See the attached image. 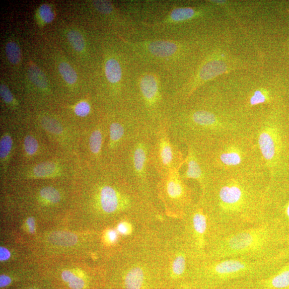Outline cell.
Wrapping results in <instances>:
<instances>
[{
  "label": "cell",
  "mask_w": 289,
  "mask_h": 289,
  "mask_svg": "<svg viewBox=\"0 0 289 289\" xmlns=\"http://www.w3.org/2000/svg\"><path fill=\"white\" fill-rule=\"evenodd\" d=\"M270 100L269 94L262 89H258L254 91L250 99L251 106H256L264 104Z\"/></svg>",
  "instance_id": "1f68e13d"
},
{
  "label": "cell",
  "mask_w": 289,
  "mask_h": 289,
  "mask_svg": "<svg viewBox=\"0 0 289 289\" xmlns=\"http://www.w3.org/2000/svg\"><path fill=\"white\" fill-rule=\"evenodd\" d=\"M254 282L259 289H289V261L276 272Z\"/></svg>",
  "instance_id": "8992f818"
},
{
  "label": "cell",
  "mask_w": 289,
  "mask_h": 289,
  "mask_svg": "<svg viewBox=\"0 0 289 289\" xmlns=\"http://www.w3.org/2000/svg\"><path fill=\"white\" fill-rule=\"evenodd\" d=\"M69 41L75 51L81 52L85 48V40L82 34L78 31L71 30L68 33Z\"/></svg>",
  "instance_id": "d4e9b609"
},
{
  "label": "cell",
  "mask_w": 289,
  "mask_h": 289,
  "mask_svg": "<svg viewBox=\"0 0 289 289\" xmlns=\"http://www.w3.org/2000/svg\"><path fill=\"white\" fill-rule=\"evenodd\" d=\"M140 88L144 101L149 106L155 105L160 98L159 82L153 74L147 73L140 79Z\"/></svg>",
  "instance_id": "52a82bcc"
},
{
  "label": "cell",
  "mask_w": 289,
  "mask_h": 289,
  "mask_svg": "<svg viewBox=\"0 0 289 289\" xmlns=\"http://www.w3.org/2000/svg\"><path fill=\"white\" fill-rule=\"evenodd\" d=\"M31 80L39 88L45 89L48 86V81L45 74L35 65H31L29 69Z\"/></svg>",
  "instance_id": "44dd1931"
},
{
  "label": "cell",
  "mask_w": 289,
  "mask_h": 289,
  "mask_svg": "<svg viewBox=\"0 0 289 289\" xmlns=\"http://www.w3.org/2000/svg\"><path fill=\"white\" fill-rule=\"evenodd\" d=\"M175 151L167 136L160 138L157 146V157L161 166L170 169L174 164Z\"/></svg>",
  "instance_id": "9c48e42d"
},
{
  "label": "cell",
  "mask_w": 289,
  "mask_h": 289,
  "mask_svg": "<svg viewBox=\"0 0 289 289\" xmlns=\"http://www.w3.org/2000/svg\"><path fill=\"white\" fill-rule=\"evenodd\" d=\"M211 259H265L289 250L288 233L277 217L248 228L217 235L211 243Z\"/></svg>",
  "instance_id": "7a4b0ae2"
},
{
  "label": "cell",
  "mask_w": 289,
  "mask_h": 289,
  "mask_svg": "<svg viewBox=\"0 0 289 289\" xmlns=\"http://www.w3.org/2000/svg\"><path fill=\"white\" fill-rule=\"evenodd\" d=\"M166 184V190L168 196L173 199L182 197L185 194V190L177 171L173 169L168 175Z\"/></svg>",
  "instance_id": "9a60e30c"
},
{
  "label": "cell",
  "mask_w": 289,
  "mask_h": 289,
  "mask_svg": "<svg viewBox=\"0 0 289 289\" xmlns=\"http://www.w3.org/2000/svg\"><path fill=\"white\" fill-rule=\"evenodd\" d=\"M100 201L101 208L106 213H113L119 208L120 198L118 193L109 186H105L102 188Z\"/></svg>",
  "instance_id": "8fae6325"
},
{
  "label": "cell",
  "mask_w": 289,
  "mask_h": 289,
  "mask_svg": "<svg viewBox=\"0 0 289 289\" xmlns=\"http://www.w3.org/2000/svg\"><path fill=\"white\" fill-rule=\"evenodd\" d=\"M10 257V253L9 251L4 247H1V249H0V259H1V261L8 260Z\"/></svg>",
  "instance_id": "f35d334b"
},
{
  "label": "cell",
  "mask_w": 289,
  "mask_h": 289,
  "mask_svg": "<svg viewBox=\"0 0 289 289\" xmlns=\"http://www.w3.org/2000/svg\"><path fill=\"white\" fill-rule=\"evenodd\" d=\"M102 144V135L99 130H95L89 139V147L91 152L94 154H98L100 152Z\"/></svg>",
  "instance_id": "83f0119b"
},
{
  "label": "cell",
  "mask_w": 289,
  "mask_h": 289,
  "mask_svg": "<svg viewBox=\"0 0 289 289\" xmlns=\"http://www.w3.org/2000/svg\"><path fill=\"white\" fill-rule=\"evenodd\" d=\"M50 242L61 246H71L77 242V237L74 234L65 231H56L48 237Z\"/></svg>",
  "instance_id": "2e32d148"
},
{
  "label": "cell",
  "mask_w": 289,
  "mask_h": 289,
  "mask_svg": "<svg viewBox=\"0 0 289 289\" xmlns=\"http://www.w3.org/2000/svg\"><path fill=\"white\" fill-rule=\"evenodd\" d=\"M41 122L44 128L52 134L59 135L63 132V127L56 120L45 116Z\"/></svg>",
  "instance_id": "4316f807"
},
{
  "label": "cell",
  "mask_w": 289,
  "mask_h": 289,
  "mask_svg": "<svg viewBox=\"0 0 289 289\" xmlns=\"http://www.w3.org/2000/svg\"><path fill=\"white\" fill-rule=\"evenodd\" d=\"M11 281L9 277L6 276V275H1V278H0V286L1 287L7 286L11 283Z\"/></svg>",
  "instance_id": "ab89813d"
},
{
  "label": "cell",
  "mask_w": 289,
  "mask_h": 289,
  "mask_svg": "<svg viewBox=\"0 0 289 289\" xmlns=\"http://www.w3.org/2000/svg\"><path fill=\"white\" fill-rule=\"evenodd\" d=\"M258 144L265 160L270 164L278 159L281 150V141L276 128L267 127L259 135Z\"/></svg>",
  "instance_id": "277c9868"
},
{
  "label": "cell",
  "mask_w": 289,
  "mask_h": 289,
  "mask_svg": "<svg viewBox=\"0 0 289 289\" xmlns=\"http://www.w3.org/2000/svg\"><path fill=\"white\" fill-rule=\"evenodd\" d=\"M24 148L27 154L32 155L35 154L38 148V143L34 137L27 136L24 140Z\"/></svg>",
  "instance_id": "d6a6232c"
},
{
  "label": "cell",
  "mask_w": 289,
  "mask_h": 289,
  "mask_svg": "<svg viewBox=\"0 0 289 289\" xmlns=\"http://www.w3.org/2000/svg\"><path fill=\"white\" fill-rule=\"evenodd\" d=\"M195 287L190 284H181L178 289H197Z\"/></svg>",
  "instance_id": "7bdbcfd3"
},
{
  "label": "cell",
  "mask_w": 289,
  "mask_h": 289,
  "mask_svg": "<svg viewBox=\"0 0 289 289\" xmlns=\"http://www.w3.org/2000/svg\"><path fill=\"white\" fill-rule=\"evenodd\" d=\"M12 146L11 137L8 135H5L1 138L0 142V157L1 159H4L10 154Z\"/></svg>",
  "instance_id": "4dcf8cb0"
},
{
  "label": "cell",
  "mask_w": 289,
  "mask_h": 289,
  "mask_svg": "<svg viewBox=\"0 0 289 289\" xmlns=\"http://www.w3.org/2000/svg\"><path fill=\"white\" fill-rule=\"evenodd\" d=\"M105 72L108 80L112 84H116L121 80L122 72L119 61L115 59H109L105 65Z\"/></svg>",
  "instance_id": "e0dca14e"
},
{
  "label": "cell",
  "mask_w": 289,
  "mask_h": 289,
  "mask_svg": "<svg viewBox=\"0 0 289 289\" xmlns=\"http://www.w3.org/2000/svg\"><path fill=\"white\" fill-rule=\"evenodd\" d=\"M91 107L87 102L81 101L75 106L74 112L75 114L80 117L87 116L90 112Z\"/></svg>",
  "instance_id": "d590c367"
},
{
  "label": "cell",
  "mask_w": 289,
  "mask_h": 289,
  "mask_svg": "<svg viewBox=\"0 0 289 289\" xmlns=\"http://www.w3.org/2000/svg\"><path fill=\"white\" fill-rule=\"evenodd\" d=\"M148 53L157 58H168L174 56L178 51L177 45L169 41H156L146 45Z\"/></svg>",
  "instance_id": "ba28073f"
},
{
  "label": "cell",
  "mask_w": 289,
  "mask_h": 289,
  "mask_svg": "<svg viewBox=\"0 0 289 289\" xmlns=\"http://www.w3.org/2000/svg\"><path fill=\"white\" fill-rule=\"evenodd\" d=\"M0 94L3 100L7 104H10L12 102L13 98L12 93L9 89L3 84L0 85Z\"/></svg>",
  "instance_id": "8d00e7d4"
},
{
  "label": "cell",
  "mask_w": 289,
  "mask_h": 289,
  "mask_svg": "<svg viewBox=\"0 0 289 289\" xmlns=\"http://www.w3.org/2000/svg\"></svg>",
  "instance_id": "ee69618b"
},
{
  "label": "cell",
  "mask_w": 289,
  "mask_h": 289,
  "mask_svg": "<svg viewBox=\"0 0 289 289\" xmlns=\"http://www.w3.org/2000/svg\"><path fill=\"white\" fill-rule=\"evenodd\" d=\"M243 156V153L239 147L231 146L222 151L219 156V159L224 166L235 167L242 163Z\"/></svg>",
  "instance_id": "5bb4252c"
},
{
  "label": "cell",
  "mask_w": 289,
  "mask_h": 289,
  "mask_svg": "<svg viewBox=\"0 0 289 289\" xmlns=\"http://www.w3.org/2000/svg\"><path fill=\"white\" fill-rule=\"evenodd\" d=\"M147 148L143 143H138L133 149L132 162L136 174L143 176L145 174L147 162Z\"/></svg>",
  "instance_id": "4fadbf2b"
},
{
  "label": "cell",
  "mask_w": 289,
  "mask_h": 289,
  "mask_svg": "<svg viewBox=\"0 0 289 289\" xmlns=\"http://www.w3.org/2000/svg\"><path fill=\"white\" fill-rule=\"evenodd\" d=\"M289 257V250L265 259L230 258L211 259L200 279L208 288L216 289L242 280L254 282L276 272Z\"/></svg>",
  "instance_id": "3957f363"
},
{
  "label": "cell",
  "mask_w": 289,
  "mask_h": 289,
  "mask_svg": "<svg viewBox=\"0 0 289 289\" xmlns=\"http://www.w3.org/2000/svg\"><path fill=\"white\" fill-rule=\"evenodd\" d=\"M40 195L45 200L53 204H56L61 200L59 192L52 187H45L41 190Z\"/></svg>",
  "instance_id": "f1b7e54d"
},
{
  "label": "cell",
  "mask_w": 289,
  "mask_h": 289,
  "mask_svg": "<svg viewBox=\"0 0 289 289\" xmlns=\"http://www.w3.org/2000/svg\"><path fill=\"white\" fill-rule=\"evenodd\" d=\"M93 4L95 9L102 13L107 14L113 10L112 4L107 1H94Z\"/></svg>",
  "instance_id": "e575fe53"
},
{
  "label": "cell",
  "mask_w": 289,
  "mask_h": 289,
  "mask_svg": "<svg viewBox=\"0 0 289 289\" xmlns=\"http://www.w3.org/2000/svg\"><path fill=\"white\" fill-rule=\"evenodd\" d=\"M196 14V11L192 8H178L171 12L170 19L174 22H183L194 18Z\"/></svg>",
  "instance_id": "d6986e66"
},
{
  "label": "cell",
  "mask_w": 289,
  "mask_h": 289,
  "mask_svg": "<svg viewBox=\"0 0 289 289\" xmlns=\"http://www.w3.org/2000/svg\"><path fill=\"white\" fill-rule=\"evenodd\" d=\"M274 217L270 193L237 179L218 183L213 192L211 220L217 235L248 228Z\"/></svg>",
  "instance_id": "6da1fadb"
},
{
  "label": "cell",
  "mask_w": 289,
  "mask_h": 289,
  "mask_svg": "<svg viewBox=\"0 0 289 289\" xmlns=\"http://www.w3.org/2000/svg\"><path fill=\"white\" fill-rule=\"evenodd\" d=\"M39 15L45 23H50L54 18V12L50 5L44 4L40 6L39 9Z\"/></svg>",
  "instance_id": "836d02e7"
},
{
  "label": "cell",
  "mask_w": 289,
  "mask_h": 289,
  "mask_svg": "<svg viewBox=\"0 0 289 289\" xmlns=\"http://www.w3.org/2000/svg\"><path fill=\"white\" fill-rule=\"evenodd\" d=\"M5 52L10 63L13 65L18 64L21 59L20 48L13 41H9L5 46Z\"/></svg>",
  "instance_id": "cb8c5ba5"
},
{
  "label": "cell",
  "mask_w": 289,
  "mask_h": 289,
  "mask_svg": "<svg viewBox=\"0 0 289 289\" xmlns=\"http://www.w3.org/2000/svg\"><path fill=\"white\" fill-rule=\"evenodd\" d=\"M191 119L194 125L204 129H217L219 125L217 116L206 111H199L193 113Z\"/></svg>",
  "instance_id": "7c38bea8"
},
{
  "label": "cell",
  "mask_w": 289,
  "mask_h": 289,
  "mask_svg": "<svg viewBox=\"0 0 289 289\" xmlns=\"http://www.w3.org/2000/svg\"><path fill=\"white\" fill-rule=\"evenodd\" d=\"M61 276L72 289H81L85 287L84 280L70 271H64Z\"/></svg>",
  "instance_id": "484cf974"
},
{
  "label": "cell",
  "mask_w": 289,
  "mask_h": 289,
  "mask_svg": "<svg viewBox=\"0 0 289 289\" xmlns=\"http://www.w3.org/2000/svg\"><path fill=\"white\" fill-rule=\"evenodd\" d=\"M229 67L223 61L215 60L209 62L201 69L198 76L199 82H203L228 71Z\"/></svg>",
  "instance_id": "30bf717a"
},
{
  "label": "cell",
  "mask_w": 289,
  "mask_h": 289,
  "mask_svg": "<svg viewBox=\"0 0 289 289\" xmlns=\"http://www.w3.org/2000/svg\"><path fill=\"white\" fill-rule=\"evenodd\" d=\"M118 230L123 235H127L132 230V227L127 223H121L118 225Z\"/></svg>",
  "instance_id": "74e56055"
},
{
  "label": "cell",
  "mask_w": 289,
  "mask_h": 289,
  "mask_svg": "<svg viewBox=\"0 0 289 289\" xmlns=\"http://www.w3.org/2000/svg\"><path fill=\"white\" fill-rule=\"evenodd\" d=\"M27 224L29 226L30 231L31 233H33L35 231V222H34V218L30 217L27 219Z\"/></svg>",
  "instance_id": "b9f144b4"
},
{
  "label": "cell",
  "mask_w": 289,
  "mask_h": 289,
  "mask_svg": "<svg viewBox=\"0 0 289 289\" xmlns=\"http://www.w3.org/2000/svg\"><path fill=\"white\" fill-rule=\"evenodd\" d=\"M125 130L119 123L114 122L110 127V139L112 144L118 143L125 135Z\"/></svg>",
  "instance_id": "f546056e"
},
{
  "label": "cell",
  "mask_w": 289,
  "mask_h": 289,
  "mask_svg": "<svg viewBox=\"0 0 289 289\" xmlns=\"http://www.w3.org/2000/svg\"><path fill=\"white\" fill-rule=\"evenodd\" d=\"M59 72L67 83L73 84L77 81V73L68 63H62L59 66Z\"/></svg>",
  "instance_id": "603a6c76"
},
{
  "label": "cell",
  "mask_w": 289,
  "mask_h": 289,
  "mask_svg": "<svg viewBox=\"0 0 289 289\" xmlns=\"http://www.w3.org/2000/svg\"><path fill=\"white\" fill-rule=\"evenodd\" d=\"M186 271V259L184 255H180L176 257L172 267L171 278L177 280L184 276Z\"/></svg>",
  "instance_id": "7402d4cb"
},
{
  "label": "cell",
  "mask_w": 289,
  "mask_h": 289,
  "mask_svg": "<svg viewBox=\"0 0 289 289\" xmlns=\"http://www.w3.org/2000/svg\"><path fill=\"white\" fill-rule=\"evenodd\" d=\"M107 238L109 242H114L118 238V234L114 230H110L107 233Z\"/></svg>",
  "instance_id": "60d3db41"
},
{
  "label": "cell",
  "mask_w": 289,
  "mask_h": 289,
  "mask_svg": "<svg viewBox=\"0 0 289 289\" xmlns=\"http://www.w3.org/2000/svg\"><path fill=\"white\" fill-rule=\"evenodd\" d=\"M58 167L53 162H44L38 164L34 168L33 173L37 177H47L57 173Z\"/></svg>",
  "instance_id": "ffe728a7"
},
{
  "label": "cell",
  "mask_w": 289,
  "mask_h": 289,
  "mask_svg": "<svg viewBox=\"0 0 289 289\" xmlns=\"http://www.w3.org/2000/svg\"><path fill=\"white\" fill-rule=\"evenodd\" d=\"M188 168L185 173V177L187 178L194 179L201 183L203 182L204 174L196 157L190 153L188 158Z\"/></svg>",
  "instance_id": "ac0fdd59"
},
{
  "label": "cell",
  "mask_w": 289,
  "mask_h": 289,
  "mask_svg": "<svg viewBox=\"0 0 289 289\" xmlns=\"http://www.w3.org/2000/svg\"><path fill=\"white\" fill-rule=\"evenodd\" d=\"M211 218L209 217L202 210L196 211L192 217V225L197 246L200 250L205 249L206 245V237L208 232H217Z\"/></svg>",
  "instance_id": "5b68a950"
}]
</instances>
